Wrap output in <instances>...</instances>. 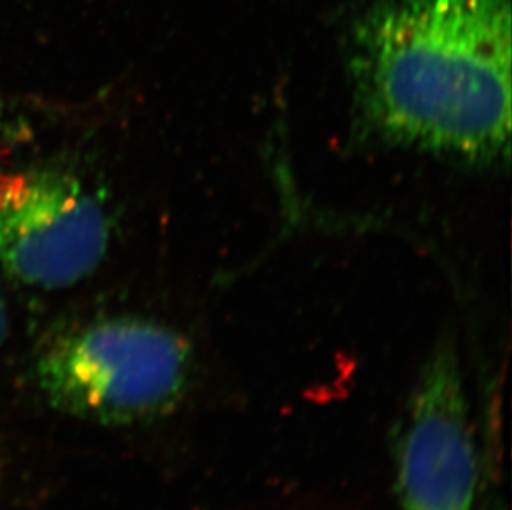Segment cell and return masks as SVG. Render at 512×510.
I'll list each match as a JSON object with an SVG mask.
<instances>
[{"instance_id": "cell-1", "label": "cell", "mask_w": 512, "mask_h": 510, "mask_svg": "<svg viewBox=\"0 0 512 510\" xmlns=\"http://www.w3.org/2000/svg\"><path fill=\"white\" fill-rule=\"evenodd\" d=\"M350 73L358 113L382 140L508 158L509 0H378L353 27Z\"/></svg>"}, {"instance_id": "cell-2", "label": "cell", "mask_w": 512, "mask_h": 510, "mask_svg": "<svg viewBox=\"0 0 512 510\" xmlns=\"http://www.w3.org/2000/svg\"><path fill=\"white\" fill-rule=\"evenodd\" d=\"M193 360L181 335L141 318H102L55 337L37 360L50 405L93 423H141L178 405Z\"/></svg>"}, {"instance_id": "cell-3", "label": "cell", "mask_w": 512, "mask_h": 510, "mask_svg": "<svg viewBox=\"0 0 512 510\" xmlns=\"http://www.w3.org/2000/svg\"><path fill=\"white\" fill-rule=\"evenodd\" d=\"M107 211L85 184L58 169L0 174V265L40 289H65L102 264Z\"/></svg>"}, {"instance_id": "cell-4", "label": "cell", "mask_w": 512, "mask_h": 510, "mask_svg": "<svg viewBox=\"0 0 512 510\" xmlns=\"http://www.w3.org/2000/svg\"><path fill=\"white\" fill-rule=\"evenodd\" d=\"M403 510H481L479 453L461 363L441 345L421 368L395 448Z\"/></svg>"}, {"instance_id": "cell-5", "label": "cell", "mask_w": 512, "mask_h": 510, "mask_svg": "<svg viewBox=\"0 0 512 510\" xmlns=\"http://www.w3.org/2000/svg\"><path fill=\"white\" fill-rule=\"evenodd\" d=\"M7 320H9V318H7L4 295H2V290H0V345L4 343L5 337H7V325H9Z\"/></svg>"}, {"instance_id": "cell-6", "label": "cell", "mask_w": 512, "mask_h": 510, "mask_svg": "<svg viewBox=\"0 0 512 510\" xmlns=\"http://www.w3.org/2000/svg\"><path fill=\"white\" fill-rule=\"evenodd\" d=\"M0 125H2V121H0ZM0 133H2V131H0Z\"/></svg>"}]
</instances>
